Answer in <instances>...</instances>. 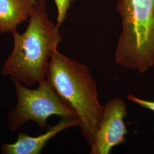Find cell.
<instances>
[{
    "label": "cell",
    "mask_w": 154,
    "mask_h": 154,
    "mask_svg": "<svg viewBox=\"0 0 154 154\" xmlns=\"http://www.w3.org/2000/svg\"><path fill=\"white\" fill-rule=\"evenodd\" d=\"M57 6L58 14L57 26L60 28L66 19L67 11L74 0H54Z\"/></svg>",
    "instance_id": "ba28073f"
},
{
    "label": "cell",
    "mask_w": 154,
    "mask_h": 154,
    "mask_svg": "<svg viewBox=\"0 0 154 154\" xmlns=\"http://www.w3.org/2000/svg\"><path fill=\"white\" fill-rule=\"evenodd\" d=\"M77 118H61L54 126H48L46 132L37 137H31L19 132L16 140L12 143H2L1 146L3 154H40L46 144L58 133L72 127L79 126Z\"/></svg>",
    "instance_id": "8992f818"
},
{
    "label": "cell",
    "mask_w": 154,
    "mask_h": 154,
    "mask_svg": "<svg viewBox=\"0 0 154 154\" xmlns=\"http://www.w3.org/2000/svg\"><path fill=\"white\" fill-rule=\"evenodd\" d=\"M122 30L116 63L143 73L154 65V0H118Z\"/></svg>",
    "instance_id": "3957f363"
},
{
    "label": "cell",
    "mask_w": 154,
    "mask_h": 154,
    "mask_svg": "<svg viewBox=\"0 0 154 154\" xmlns=\"http://www.w3.org/2000/svg\"><path fill=\"white\" fill-rule=\"evenodd\" d=\"M24 33H11L13 48L2 67L1 74L26 86L45 78L51 56L62 36L59 28L50 20L45 0H38Z\"/></svg>",
    "instance_id": "6da1fadb"
},
{
    "label": "cell",
    "mask_w": 154,
    "mask_h": 154,
    "mask_svg": "<svg viewBox=\"0 0 154 154\" xmlns=\"http://www.w3.org/2000/svg\"><path fill=\"white\" fill-rule=\"evenodd\" d=\"M38 0H0V33H12L29 20Z\"/></svg>",
    "instance_id": "52a82bcc"
},
{
    "label": "cell",
    "mask_w": 154,
    "mask_h": 154,
    "mask_svg": "<svg viewBox=\"0 0 154 154\" xmlns=\"http://www.w3.org/2000/svg\"><path fill=\"white\" fill-rule=\"evenodd\" d=\"M12 81L15 86L17 103L7 116L8 125L11 131H16L29 121L44 128L49 126L47 121L51 116L77 118L75 112L46 78L35 89L28 88L16 80Z\"/></svg>",
    "instance_id": "277c9868"
},
{
    "label": "cell",
    "mask_w": 154,
    "mask_h": 154,
    "mask_svg": "<svg viewBox=\"0 0 154 154\" xmlns=\"http://www.w3.org/2000/svg\"><path fill=\"white\" fill-rule=\"evenodd\" d=\"M127 98L132 102L139 105L143 108H145L146 109L151 110L154 112V101H149L147 100L140 99L136 97L132 94L128 95Z\"/></svg>",
    "instance_id": "9c48e42d"
},
{
    "label": "cell",
    "mask_w": 154,
    "mask_h": 154,
    "mask_svg": "<svg viewBox=\"0 0 154 154\" xmlns=\"http://www.w3.org/2000/svg\"><path fill=\"white\" fill-rule=\"evenodd\" d=\"M46 79L76 114L82 135L90 147L104 106L99 103L97 82L88 67L57 50L50 60Z\"/></svg>",
    "instance_id": "7a4b0ae2"
},
{
    "label": "cell",
    "mask_w": 154,
    "mask_h": 154,
    "mask_svg": "<svg viewBox=\"0 0 154 154\" xmlns=\"http://www.w3.org/2000/svg\"><path fill=\"white\" fill-rule=\"evenodd\" d=\"M127 115L126 105L121 98L111 99L106 103L90 154H110L114 147L125 143L128 133L125 123Z\"/></svg>",
    "instance_id": "5b68a950"
}]
</instances>
